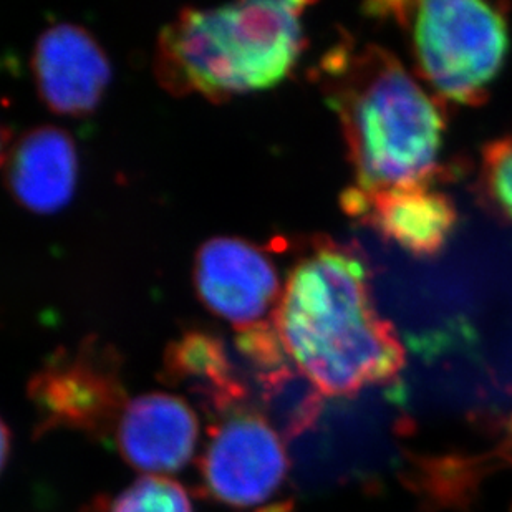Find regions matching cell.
Masks as SVG:
<instances>
[{"instance_id":"obj_4","label":"cell","mask_w":512,"mask_h":512,"mask_svg":"<svg viewBox=\"0 0 512 512\" xmlns=\"http://www.w3.org/2000/svg\"><path fill=\"white\" fill-rule=\"evenodd\" d=\"M410 27L421 77L450 102L478 105L508 52V25L491 5L436 0L392 5Z\"/></svg>"},{"instance_id":"obj_5","label":"cell","mask_w":512,"mask_h":512,"mask_svg":"<svg viewBox=\"0 0 512 512\" xmlns=\"http://www.w3.org/2000/svg\"><path fill=\"white\" fill-rule=\"evenodd\" d=\"M201 493L242 512H292L284 436L254 406L211 420L198 461Z\"/></svg>"},{"instance_id":"obj_11","label":"cell","mask_w":512,"mask_h":512,"mask_svg":"<svg viewBox=\"0 0 512 512\" xmlns=\"http://www.w3.org/2000/svg\"><path fill=\"white\" fill-rule=\"evenodd\" d=\"M77 179V150L67 131L39 126L15 141L7 161V183L25 209L37 214L62 211L73 198Z\"/></svg>"},{"instance_id":"obj_14","label":"cell","mask_w":512,"mask_h":512,"mask_svg":"<svg viewBox=\"0 0 512 512\" xmlns=\"http://www.w3.org/2000/svg\"><path fill=\"white\" fill-rule=\"evenodd\" d=\"M481 184L486 198L512 223V135L486 146L481 163Z\"/></svg>"},{"instance_id":"obj_6","label":"cell","mask_w":512,"mask_h":512,"mask_svg":"<svg viewBox=\"0 0 512 512\" xmlns=\"http://www.w3.org/2000/svg\"><path fill=\"white\" fill-rule=\"evenodd\" d=\"M29 398L37 413V435L70 430L103 441L115 438L130 401L121 382L120 360L97 342L45 363L30 380Z\"/></svg>"},{"instance_id":"obj_7","label":"cell","mask_w":512,"mask_h":512,"mask_svg":"<svg viewBox=\"0 0 512 512\" xmlns=\"http://www.w3.org/2000/svg\"><path fill=\"white\" fill-rule=\"evenodd\" d=\"M199 299L239 332L274 322L284 287L271 257L239 237H213L194 261Z\"/></svg>"},{"instance_id":"obj_1","label":"cell","mask_w":512,"mask_h":512,"mask_svg":"<svg viewBox=\"0 0 512 512\" xmlns=\"http://www.w3.org/2000/svg\"><path fill=\"white\" fill-rule=\"evenodd\" d=\"M274 327L292 367L322 398L355 397L395 382L405 367V350L378 314L363 262L334 242H320L295 264Z\"/></svg>"},{"instance_id":"obj_3","label":"cell","mask_w":512,"mask_h":512,"mask_svg":"<svg viewBox=\"0 0 512 512\" xmlns=\"http://www.w3.org/2000/svg\"><path fill=\"white\" fill-rule=\"evenodd\" d=\"M304 2L186 9L158 40L156 72L173 93L226 100L274 87L304 49Z\"/></svg>"},{"instance_id":"obj_15","label":"cell","mask_w":512,"mask_h":512,"mask_svg":"<svg viewBox=\"0 0 512 512\" xmlns=\"http://www.w3.org/2000/svg\"><path fill=\"white\" fill-rule=\"evenodd\" d=\"M2 468L7 466V461H9V453H10V433L9 428H7V423H2Z\"/></svg>"},{"instance_id":"obj_8","label":"cell","mask_w":512,"mask_h":512,"mask_svg":"<svg viewBox=\"0 0 512 512\" xmlns=\"http://www.w3.org/2000/svg\"><path fill=\"white\" fill-rule=\"evenodd\" d=\"M35 83L45 105L60 115L92 113L112 82V65L93 35L73 24L52 25L32 57Z\"/></svg>"},{"instance_id":"obj_12","label":"cell","mask_w":512,"mask_h":512,"mask_svg":"<svg viewBox=\"0 0 512 512\" xmlns=\"http://www.w3.org/2000/svg\"><path fill=\"white\" fill-rule=\"evenodd\" d=\"M163 380L193 395L211 420L251 406L249 388L224 343L204 332L184 334L168 348Z\"/></svg>"},{"instance_id":"obj_2","label":"cell","mask_w":512,"mask_h":512,"mask_svg":"<svg viewBox=\"0 0 512 512\" xmlns=\"http://www.w3.org/2000/svg\"><path fill=\"white\" fill-rule=\"evenodd\" d=\"M320 80L342 126L352 188L373 193L430 183L443 116L395 55L378 45L340 44L322 60Z\"/></svg>"},{"instance_id":"obj_13","label":"cell","mask_w":512,"mask_h":512,"mask_svg":"<svg viewBox=\"0 0 512 512\" xmlns=\"http://www.w3.org/2000/svg\"><path fill=\"white\" fill-rule=\"evenodd\" d=\"M100 512H193L188 491L165 476H143L112 501L95 504Z\"/></svg>"},{"instance_id":"obj_9","label":"cell","mask_w":512,"mask_h":512,"mask_svg":"<svg viewBox=\"0 0 512 512\" xmlns=\"http://www.w3.org/2000/svg\"><path fill=\"white\" fill-rule=\"evenodd\" d=\"M113 440L131 468L155 476L176 473L196 453L198 416L181 397L146 393L126 403Z\"/></svg>"},{"instance_id":"obj_10","label":"cell","mask_w":512,"mask_h":512,"mask_svg":"<svg viewBox=\"0 0 512 512\" xmlns=\"http://www.w3.org/2000/svg\"><path fill=\"white\" fill-rule=\"evenodd\" d=\"M343 209L415 256H435L456 224L453 201L430 183L373 193L348 188Z\"/></svg>"},{"instance_id":"obj_16","label":"cell","mask_w":512,"mask_h":512,"mask_svg":"<svg viewBox=\"0 0 512 512\" xmlns=\"http://www.w3.org/2000/svg\"><path fill=\"white\" fill-rule=\"evenodd\" d=\"M511 431H512V420H511Z\"/></svg>"}]
</instances>
